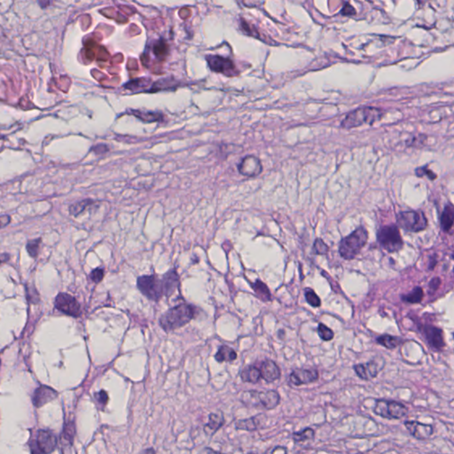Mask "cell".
Listing matches in <instances>:
<instances>
[{
    "label": "cell",
    "mask_w": 454,
    "mask_h": 454,
    "mask_svg": "<svg viewBox=\"0 0 454 454\" xmlns=\"http://www.w3.org/2000/svg\"><path fill=\"white\" fill-rule=\"evenodd\" d=\"M195 316V308L193 305L181 304L168 310L160 318V325L166 332L182 327L188 324Z\"/></svg>",
    "instance_id": "cell-1"
},
{
    "label": "cell",
    "mask_w": 454,
    "mask_h": 454,
    "mask_svg": "<svg viewBox=\"0 0 454 454\" xmlns=\"http://www.w3.org/2000/svg\"><path fill=\"white\" fill-rule=\"evenodd\" d=\"M383 115L384 111L383 109L373 107H363L347 114L341 122V127L343 129H352L363 124L372 125L374 122L381 121Z\"/></svg>",
    "instance_id": "cell-2"
},
{
    "label": "cell",
    "mask_w": 454,
    "mask_h": 454,
    "mask_svg": "<svg viewBox=\"0 0 454 454\" xmlns=\"http://www.w3.org/2000/svg\"><path fill=\"white\" fill-rule=\"evenodd\" d=\"M368 240V233L364 226H360L356 230L343 238L340 241L339 253L346 260H352L360 254V251L366 244Z\"/></svg>",
    "instance_id": "cell-3"
},
{
    "label": "cell",
    "mask_w": 454,
    "mask_h": 454,
    "mask_svg": "<svg viewBox=\"0 0 454 454\" xmlns=\"http://www.w3.org/2000/svg\"><path fill=\"white\" fill-rule=\"evenodd\" d=\"M240 399L247 407H263L266 410H271L278 407L281 396L276 390H248L241 394Z\"/></svg>",
    "instance_id": "cell-4"
},
{
    "label": "cell",
    "mask_w": 454,
    "mask_h": 454,
    "mask_svg": "<svg viewBox=\"0 0 454 454\" xmlns=\"http://www.w3.org/2000/svg\"><path fill=\"white\" fill-rule=\"evenodd\" d=\"M137 287L139 291L147 298L158 302L163 296H166V288L163 279L156 275H143L137 280Z\"/></svg>",
    "instance_id": "cell-5"
},
{
    "label": "cell",
    "mask_w": 454,
    "mask_h": 454,
    "mask_svg": "<svg viewBox=\"0 0 454 454\" xmlns=\"http://www.w3.org/2000/svg\"><path fill=\"white\" fill-rule=\"evenodd\" d=\"M377 241L383 249L390 253H395L403 248V239L396 224L381 227L377 232Z\"/></svg>",
    "instance_id": "cell-6"
},
{
    "label": "cell",
    "mask_w": 454,
    "mask_h": 454,
    "mask_svg": "<svg viewBox=\"0 0 454 454\" xmlns=\"http://www.w3.org/2000/svg\"><path fill=\"white\" fill-rule=\"evenodd\" d=\"M397 225L408 232H421L427 226V219L421 210H408L397 214Z\"/></svg>",
    "instance_id": "cell-7"
},
{
    "label": "cell",
    "mask_w": 454,
    "mask_h": 454,
    "mask_svg": "<svg viewBox=\"0 0 454 454\" xmlns=\"http://www.w3.org/2000/svg\"><path fill=\"white\" fill-rule=\"evenodd\" d=\"M373 413L378 416L389 420H399L408 413L407 407L400 402L393 400H377L373 407Z\"/></svg>",
    "instance_id": "cell-8"
},
{
    "label": "cell",
    "mask_w": 454,
    "mask_h": 454,
    "mask_svg": "<svg viewBox=\"0 0 454 454\" xmlns=\"http://www.w3.org/2000/svg\"><path fill=\"white\" fill-rule=\"evenodd\" d=\"M55 305L58 311L78 318L81 315V307L77 299L72 295L66 294V293H60L56 296L55 301Z\"/></svg>",
    "instance_id": "cell-9"
},
{
    "label": "cell",
    "mask_w": 454,
    "mask_h": 454,
    "mask_svg": "<svg viewBox=\"0 0 454 454\" xmlns=\"http://www.w3.org/2000/svg\"><path fill=\"white\" fill-rule=\"evenodd\" d=\"M35 445L37 447L33 452L51 453L57 446V437L53 431L40 430L36 436Z\"/></svg>",
    "instance_id": "cell-10"
},
{
    "label": "cell",
    "mask_w": 454,
    "mask_h": 454,
    "mask_svg": "<svg viewBox=\"0 0 454 454\" xmlns=\"http://www.w3.org/2000/svg\"><path fill=\"white\" fill-rule=\"evenodd\" d=\"M383 366H384V360H381V361H379L375 359L366 364L355 365L353 366V369L360 379L368 381L377 377L380 371L383 369Z\"/></svg>",
    "instance_id": "cell-11"
},
{
    "label": "cell",
    "mask_w": 454,
    "mask_h": 454,
    "mask_svg": "<svg viewBox=\"0 0 454 454\" xmlns=\"http://www.w3.org/2000/svg\"><path fill=\"white\" fill-rule=\"evenodd\" d=\"M208 63L211 70L221 73L227 77H234L238 74L234 62L227 58L220 56H208Z\"/></svg>",
    "instance_id": "cell-12"
},
{
    "label": "cell",
    "mask_w": 454,
    "mask_h": 454,
    "mask_svg": "<svg viewBox=\"0 0 454 454\" xmlns=\"http://www.w3.org/2000/svg\"><path fill=\"white\" fill-rule=\"evenodd\" d=\"M421 333L431 348L435 349H442L445 345L444 339V333L442 329L431 325H424L421 327Z\"/></svg>",
    "instance_id": "cell-13"
},
{
    "label": "cell",
    "mask_w": 454,
    "mask_h": 454,
    "mask_svg": "<svg viewBox=\"0 0 454 454\" xmlns=\"http://www.w3.org/2000/svg\"><path fill=\"white\" fill-rule=\"evenodd\" d=\"M238 170L246 176H257L263 171L261 161L254 156H247L238 165Z\"/></svg>",
    "instance_id": "cell-14"
},
{
    "label": "cell",
    "mask_w": 454,
    "mask_h": 454,
    "mask_svg": "<svg viewBox=\"0 0 454 454\" xmlns=\"http://www.w3.org/2000/svg\"><path fill=\"white\" fill-rule=\"evenodd\" d=\"M319 373L315 369H304L299 368L292 372L289 376V382L295 386H301L305 384H310L319 380Z\"/></svg>",
    "instance_id": "cell-15"
},
{
    "label": "cell",
    "mask_w": 454,
    "mask_h": 454,
    "mask_svg": "<svg viewBox=\"0 0 454 454\" xmlns=\"http://www.w3.org/2000/svg\"><path fill=\"white\" fill-rule=\"evenodd\" d=\"M405 426L413 437L419 440H426L434 433V427L431 425L421 423L419 421H406Z\"/></svg>",
    "instance_id": "cell-16"
},
{
    "label": "cell",
    "mask_w": 454,
    "mask_h": 454,
    "mask_svg": "<svg viewBox=\"0 0 454 454\" xmlns=\"http://www.w3.org/2000/svg\"><path fill=\"white\" fill-rule=\"evenodd\" d=\"M57 391L50 387L42 385L35 390L34 395L32 397V402L36 407H41L46 403L55 400L57 397Z\"/></svg>",
    "instance_id": "cell-17"
},
{
    "label": "cell",
    "mask_w": 454,
    "mask_h": 454,
    "mask_svg": "<svg viewBox=\"0 0 454 454\" xmlns=\"http://www.w3.org/2000/svg\"><path fill=\"white\" fill-rule=\"evenodd\" d=\"M260 373L261 378L269 383H273L282 376V371L278 365L271 360H266L262 363Z\"/></svg>",
    "instance_id": "cell-18"
},
{
    "label": "cell",
    "mask_w": 454,
    "mask_h": 454,
    "mask_svg": "<svg viewBox=\"0 0 454 454\" xmlns=\"http://www.w3.org/2000/svg\"><path fill=\"white\" fill-rule=\"evenodd\" d=\"M266 420L265 414H258L246 420H238L235 422V427L241 431H255L263 427Z\"/></svg>",
    "instance_id": "cell-19"
},
{
    "label": "cell",
    "mask_w": 454,
    "mask_h": 454,
    "mask_svg": "<svg viewBox=\"0 0 454 454\" xmlns=\"http://www.w3.org/2000/svg\"><path fill=\"white\" fill-rule=\"evenodd\" d=\"M128 114L135 116L144 122H163L164 119V115L161 112H154V111H147V110H140V109H128Z\"/></svg>",
    "instance_id": "cell-20"
},
{
    "label": "cell",
    "mask_w": 454,
    "mask_h": 454,
    "mask_svg": "<svg viewBox=\"0 0 454 454\" xmlns=\"http://www.w3.org/2000/svg\"><path fill=\"white\" fill-rule=\"evenodd\" d=\"M163 283L166 288L167 297H170L180 284V276L175 269H171L163 276Z\"/></svg>",
    "instance_id": "cell-21"
},
{
    "label": "cell",
    "mask_w": 454,
    "mask_h": 454,
    "mask_svg": "<svg viewBox=\"0 0 454 454\" xmlns=\"http://www.w3.org/2000/svg\"><path fill=\"white\" fill-rule=\"evenodd\" d=\"M224 416H223V414L221 412L215 413V414H210L209 422L205 425L204 431L208 435L213 436L224 425Z\"/></svg>",
    "instance_id": "cell-22"
},
{
    "label": "cell",
    "mask_w": 454,
    "mask_h": 454,
    "mask_svg": "<svg viewBox=\"0 0 454 454\" xmlns=\"http://www.w3.org/2000/svg\"><path fill=\"white\" fill-rule=\"evenodd\" d=\"M454 220L453 206L451 204H447L444 207V211L441 216V228L445 233H449L452 228Z\"/></svg>",
    "instance_id": "cell-23"
},
{
    "label": "cell",
    "mask_w": 454,
    "mask_h": 454,
    "mask_svg": "<svg viewBox=\"0 0 454 454\" xmlns=\"http://www.w3.org/2000/svg\"><path fill=\"white\" fill-rule=\"evenodd\" d=\"M241 378L244 383H258L261 379L260 369L255 366H247L242 370Z\"/></svg>",
    "instance_id": "cell-24"
},
{
    "label": "cell",
    "mask_w": 454,
    "mask_h": 454,
    "mask_svg": "<svg viewBox=\"0 0 454 454\" xmlns=\"http://www.w3.org/2000/svg\"><path fill=\"white\" fill-rule=\"evenodd\" d=\"M215 359L217 362H232L237 359V353L229 346L222 345L217 350Z\"/></svg>",
    "instance_id": "cell-25"
},
{
    "label": "cell",
    "mask_w": 454,
    "mask_h": 454,
    "mask_svg": "<svg viewBox=\"0 0 454 454\" xmlns=\"http://www.w3.org/2000/svg\"><path fill=\"white\" fill-rule=\"evenodd\" d=\"M252 288L254 289L255 294L257 295V296L260 300L264 301V302L271 301V295L270 290H269L267 286L264 282H261L260 280L256 281V282L252 284Z\"/></svg>",
    "instance_id": "cell-26"
},
{
    "label": "cell",
    "mask_w": 454,
    "mask_h": 454,
    "mask_svg": "<svg viewBox=\"0 0 454 454\" xmlns=\"http://www.w3.org/2000/svg\"><path fill=\"white\" fill-rule=\"evenodd\" d=\"M75 424L73 421H69L68 423L65 424L63 431L61 434V444L64 445H72L74 437H75Z\"/></svg>",
    "instance_id": "cell-27"
},
{
    "label": "cell",
    "mask_w": 454,
    "mask_h": 454,
    "mask_svg": "<svg viewBox=\"0 0 454 454\" xmlns=\"http://www.w3.org/2000/svg\"><path fill=\"white\" fill-rule=\"evenodd\" d=\"M377 343L384 346L386 349H394L399 346L403 340L400 339L397 336H390V335H383L378 337L376 339Z\"/></svg>",
    "instance_id": "cell-28"
},
{
    "label": "cell",
    "mask_w": 454,
    "mask_h": 454,
    "mask_svg": "<svg viewBox=\"0 0 454 454\" xmlns=\"http://www.w3.org/2000/svg\"><path fill=\"white\" fill-rule=\"evenodd\" d=\"M424 291L422 288H420V287H416V288H414V290L410 292L409 294H407V295H403L401 297H402V300H403V302L414 305V304H420V302L422 301Z\"/></svg>",
    "instance_id": "cell-29"
},
{
    "label": "cell",
    "mask_w": 454,
    "mask_h": 454,
    "mask_svg": "<svg viewBox=\"0 0 454 454\" xmlns=\"http://www.w3.org/2000/svg\"><path fill=\"white\" fill-rule=\"evenodd\" d=\"M92 204H94V200H91V199H86V200L78 201L77 204H72L71 206L69 207V214L73 217H78V215L84 212L87 208L92 206Z\"/></svg>",
    "instance_id": "cell-30"
},
{
    "label": "cell",
    "mask_w": 454,
    "mask_h": 454,
    "mask_svg": "<svg viewBox=\"0 0 454 454\" xmlns=\"http://www.w3.org/2000/svg\"><path fill=\"white\" fill-rule=\"evenodd\" d=\"M315 437V431H313L311 427H307L302 431L300 432H295L292 435L293 440L296 443H301L307 440H312Z\"/></svg>",
    "instance_id": "cell-31"
},
{
    "label": "cell",
    "mask_w": 454,
    "mask_h": 454,
    "mask_svg": "<svg viewBox=\"0 0 454 454\" xmlns=\"http://www.w3.org/2000/svg\"><path fill=\"white\" fill-rule=\"evenodd\" d=\"M305 295L306 302L312 307L317 308L321 305V300L312 288H306L305 290Z\"/></svg>",
    "instance_id": "cell-32"
},
{
    "label": "cell",
    "mask_w": 454,
    "mask_h": 454,
    "mask_svg": "<svg viewBox=\"0 0 454 454\" xmlns=\"http://www.w3.org/2000/svg\"><path fill=\"white\" fill-rule=\"evenodd\" d=\"M318 334H319V337L325 342L331 341L334 339V336H335L332 329H329L323 323H320L318 325Z\"/></svg>",
    "instance_id": "cell-33"
},
{
    "label": "cell",
    "mask_w": 454,
    "mask_h": 454,
    "mask_svg": "<svg viewBox=\"0 0 454 454\" xmlns=\"http://www.w3.org/2000/svg\"><path fill=\"white\" fill-rule=\"evenodd\" d=\"M40 238L28 241L26 248H27L28 253L31 258H36L38 257V253H39V247H40Z\"/></svg>",
    "instance_id": "cell-34"
},
{
    "label": "cell",
    "mask_w": 454,
    "mask_h": 454,
    "mask_svg": "<svg viewBox=\"0 0 454 454\" xmlns=\"http://www.w3.org/2000/svg\"><path fill=\"white\" fill-rule=\"evenodd\" d=\"M313 250L314 253L317 255H325L327 254L329 250V247L327 245L325 244L321 239H317L314 242L313 246Z\"/></svg>",
    "instance_id": "cell-35"
},
{
    "label": "cell",
    "mask_w": 454,
    "mask_h": 454,
    "mask_svg": "<svg viewBox=\"0 0 454 454\" xmlns=\"http://www.w3.org/2000/svg\"><path fill=\"white\" fill-rule=\"evenodd\" d=\"M149 84V80L147 79H138L134 81H131L125 85V88L129 90H139V89L146 87V85Z\"/></svg>",
    "instance_id": "cell-36"
},
{
    "label": "cell",
    "mask_w": 454,
    "mask_h": 454,
    "mask_svg": "<svg viewBox=\"0 0 454 454\" xmlns=\"http://www.w3.org/2000/svg\"><path fill=\"white\" fill-rule=\"evenodd\" d=\"M415 173H416L417 176H420V178L423 176H427L431 180H436V179H437V175H436L432 170H430L427 166L417 168L416 170H415Z\"/></svg>",
    "instance_id": "cell-37"
},
{
    "label": "cell",
    "mask_w": 454,
    "mask_h": 454,
    "mask_svg": "<svg viewBox=\"0 0 454 454\" xmlns=\"http://www.w3.org/2000/svg\"><path fill=\"white\" fill-rule=\"evenodd\" d=\"M105 271L103 268H96L90 274V278L94 283H99L104 278Z\"/></svg>",
    "instance_id": "cell-38"
},
{
    "label": "cell",
    "mask_w": 454,
    "mask_h": 454,
    "mask_svg": "<svg viewBox=\"0 0 454 454\" xmlns=\"http://www.w3.org/2000/svg\"><path fill=\"white\" fill-rule=\"evenodd\" d=\"M26 290H27L26 294H27L28 302L37 304L39 301V295L37 289L35 288H27Z\"/></svg>",
    "instance_id": "cell-39"
},
{
    "label": "cell",
    "mask_w": 454,
    "mask_h": 454,
    "mask_svg": "<svg viewBox=\"0 0 454 454\" xmlns=\"http://www.w3.org/2000/svg\"><path fill=\"white\" fill-rule=\"evenodd\" d=\"M94 397L95 399L97 400V402L102 407H105L106 405L108 403V401H109V396H108V393L106 392L105 390H102L99 392L95 393Z\"/></svg>",
    "instance_id": "cell-40"
},
{
    "label": "cell",
    "mask_w": 454,
    "mask_h": 454,
    "mask_svg": "<svg viewBox=\"0 0 454 454\" xmlns=\"http://www.w3.org/2000/svg\"><path fill=\"white\" fill-rule=\"evenodd\" d=\"M441 280L439 278H434L431 280V282H430V284H428V288H430V290L431 291H436L439 288V286H440Z\"/></svg>",
    "instance_id": "cell-41"
},
{
    "label": "cell",
    "mask_w": 454,
    "mask_h": 454,
    "mask_svg": "<svg viewBox=\"0 0 454 454\" xmlns=\"http://www.w3.org/2000/svg\"><path fill=\"white\" fill-rule=\"evenodd\" d=\"M10 216H8V215L0 216V229H2L4 227L7 226L8 224H10Z\"/></svg>",
    "instance_id": "cell-42"
},
{
    "label": "cell",
    "mask_w": 454,
    "mask_h": 454,
    "mask_svg": "<svg viewBox=\"0 0 454 454\" xmlns=\"http://www.w3.org/2000/svg\"><path fill=\"white\" fill-rule=\"evenodd\" d=\"M92 150H93L96 154H104V153L109 151V147L107 146V145H97V146H93Z\"/></svg>",
    "instance_id": "cell-43"
},
{
    "label": "cell",
    "mask_w": 454,
    "mask_h": 454,
    "mask_svg": "<svg viewBox=\"0 0 454 454\" xmlns=\"http://www.w3.org/2000/svg\"><path fill=\"white\" fill-rule=\"evenodd\" d=\"M287 449L286 447H283V446H278V447L275 448L274 450H272L271 452L272 453H279V452H282V453H287Z\"/></svg>",
    "instance_id": "cell-44"
},
{
    "label": "cell",
    "mask_w": 454,
    "mask_h": 454,
    "mask_svg": "<svg viewBox=\"0 0 454 454\" xmlns=\"http://www.w3.org/2000/svg\"><path fill=\"white\" fill-rule=\"evenodd\" d=\"M8 255H2V256H0V265L1 264H3L5 262H7L8 260Z\"/></svg>",
    "instance_id": "cell-45"
},
{
    "label": "cell",
    "mask_w": 454,
    "mask_h": 454,
    "mask_svg": "<svg viewBox=\"0 0 454 454\" xmlns=\"http://www.w3.org/2000/svg\"><path fill=\"white\" fill-rule=\"evenodd\" d=\"M437 264V260H433L432 258L431 259V264H430V270H432V269H434L435 265Z\"/></svg>",
    "instance_id": "cell-46"
},
{
    "label": "cell",
    "mask_w": 454,
    "mask_h": 454,
    "mask_svg": "<svg viewBox=\"0 0 454 454\" xmlns=\"http://www.w3.org/2000/svg\"><path fill=\"white\" fill-rule=\"evenodd\" d=\"M143 452H156L155 450H153V449H149V450H146V451H143Z\"/></svg>",
    "instance_id": "cell-47"
}]
</instances>
